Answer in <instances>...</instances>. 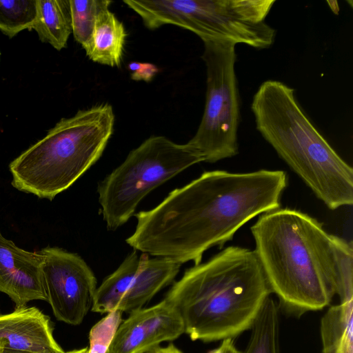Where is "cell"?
<instances>
[{
	"label": "cell",
	"instance_id": "5b68a950",
	"mask_svg": "<svg viewBox=\"0 0 353 353\" xmlns=\"http://www.w3.org/2000/svg\"><path fill=\"white\" fill-rule=\"evenodd\" d=\"M114 124L113 109L108 103L62 119L46 137L11 162L12 185L40 198L53 199L98 161L112 134Z\"/></svg>",
	"mask_w": 353,
	"mask_h": 353
},
{
	"label": "cell",
	"instance_id": "9a60e30c",
	"mask_svg": "<svg viewBox=\"0 0 353 353\" xmlns=\"http://www.w3.org/2000/svg\"><path fill=\"white\" fill-rule=\"evenodd\" d=\"M323 353H353V299L327 309L321 320Z\"/></svg>",
	"mask_w": 353,
	"mask_h": 353
},
{
	"label": "cell",
	"instance_id": "ac0fdd59",
	"mask_svg": "<svg viewBox=\"0 0 353 353\" xmlns=\"http://www.w3.org/2000/svg\"><path fill=\"white\" fill-rule=\"evenodd\" d=\"M111 3L108 0H70L72 32L84 50L90 42L98 14Z\"/></svg>",
	"mask_w": 353,
	"mask_h": 353
},
{
	"label": "cell",
	"instance_id": "e0dca14e",
	"mask_svg": "<svg viewBox=\"0 0 353 353\" xmlns=\"http://www.w3.org/2000/svg\"><path fill=\"white\" fill-rule=\"evenodd\" d=\"M279 320L278 306L270 296L250 328V338L242 353H280Z\"/></svg>",
	"mask_w": 353,
	"mask_h": 353
},
{
	"label": "cell",
	"instance_id": "7402d4cb",
	"mask_svg": "<svg viewBox=\"0 0 353 353\" xmlns=\"http://www.w3.org/2000/svg\"><path fill=\"white\" fill-rule=\"evenodd\" d=\"M208 353H242L235 345L234 339H225L216 349Z\"/></svg>",
	"mask_w": 353,
	"mask_h": 353
},
{
	"label": "cell",
	"instance_id": "ba28073f",
	"mask_svg": "<svg viewBox=\"0 0 353 353\" xmlns=\"http://www.w3.org/2000/svg\"><path fill=\"white\" fill-rule=\"evenodd\" d=\"M40 252L47 301L54 316L70 325L80 324L93 306L97 289L93 272L77 254L57 247Z\"/></svg>",
	"mask_w": 353,
	"mask_h": 353
},
{
	"label": "cell",
	"instance_id": "7a4b0ae2",
	"mask_svg": "<svg viewBox=\"0 0 353 353\" xmlns=\"http://www.w3.org/2000/svg\"><path fill=\"white\" fill-rule=\"evenodd\" d=\"M254 252L271 292L288 314L327 307L334 295L353 299V245L327 233L306 213L278 208L251 226Z\"/></svg>",
	"mask_w": 353,
	"mask_h": 353
},
{
	"label": "cell",
	"instance_id": "6da1fadb",
	"mask_svg": "<svg viewBox=\"0 0 353 353\" xmlns=\"http://www.w3.org/2000/svg\"><path fill=\"white\" fill-rule=\"evenodd\" d=\"M287 185L283 170L204 172L153 209L134 214L136 229L125 241L143 253L197 265L249 221L279 208Z\"/></svg>",
	"mask_w": 353,
	"mask_h": 353
},
{
	"label": "cell",
	"instance_id": "8992f818",
	"mask_svg": "<svg viewBox=\"0 0 353 353\" xmlns=\"http://www.w3.org/2000/svg\"><path fill=\"white\" fill-rule=\"evenodd\" d=\"M203 161L188 143L179 144L163 136L145 139L98 185L101 213L108 229L115 230L125 223L148 194Z\"/></svg>",
	"mask_w": 353,
	"mask_h": 353
},
{
	"label": "cell",
	"instance_id": "30bf717a",
	"mask_svg": "<svg viewBox=\"0 0 353 353\" xmlns=\"http://www.w3.org/2000/svg\"><path fill=\"white\" fill-rule=\"evenodd\" d=\"M43 263L41 252L23 250L0 232V292L11 298L16 308L33 300L47 301Z\"/></svg>",
	"mask_w": 353,
	"mask_h": 353
},
{
	"label": "cell",
	"instance_id": "52a82bcc",
	"mask_svg": "<svg viewBox=\"0 0 353 353\" xmlns=\"http://www.w3.org/2000/svg\"><path fill=\"white\" fill-rule=\"evenodd\" d=\"M201 56L206 68L203 114L194 137L188 142L203 161L215 163L238 154L239 94L235 72L236 54L233 42L203 41Z\"/></svg>",
	"mask_w": 353,
	"mask_h": 353
},
{
	"label": "cell",
	"instance_id": "484cf974",
	"mask_svg": "<svg viewBox=\"0 0 353 353\" xmlns=\"http://www.w3.org/2000/svg\"><path fill=\"white\" fill-rule=\"evenodd\" d=\"M1 350H2V349H0V353H1Z\"/></svg>",
	"mask_w": 353,
	"mask_h": 353
},
{
	"label": "cell",
	"instance_id": "ffe728a7",
	"mask_svg": "<svg viewBox=\"0 0 353 353\" xmlns=\"http://www.w3.org/2000/svg\"><path fill=\"white\" fill-rule=\"evenodd\" d=\"M122 313L120 310L108 312L91 328L89 334L88 353H107L122 322Z\"/></svg>",
	"mask_w": 353,
	"mask_h": 353
},
{
	"label": "cell",
	"instance_id": "5bb4252c",
	"mask_svg": "<svg viewBox=\"0 0 353 353\" xmlns=\"http://www.w3.org/2000/svg\"><path fill=\"white\" fill-rule=\"evenodd\" d=\"M32 29L41 41L56 50L65 48L72 33L70 0H37Z\"/></svg>",
	"mask_w": 353,
	"mask_h": 353
},
{
	"label": "cell",
	"instance_id": "277c9868",
	"mask_svg": "<svg viewBox=\"0 0 353 353\" xmlns=\"http://www.w3.org/2000/svg\"><path fill=\"white\" fill-rule=\"evenodd\" d=\"M251 110L257 130L318 199L330 210L352 205V168L312 124L293 88L264 81Z\"/></svg>",
	"mask_w": 353,
	"mask_h": 353
},
{
	"label": "cell",
	"instance_id": "44dd1931",
	"mask_svg": "<svg viewBox=\"0 0 353 353\" xmlns=\"http://www.w3.org/2000/svg\"><path fill=\"white\" fill-rule=\"evenodd\" d=\"M131 71V79L135 81H150L158 72V68L150 63L133 61L128 65Z\"/></svg>",
	"mask_w": 353,
	"mask_h": 353
},
{
	"label": "cell",
	"instance_id": "4fadbf2b",
	"mask_svg": "<svg viewBox=\"0 0 353 353\" xmlns=\"http://www.w3.org/2000/svg\"><path fill=\"white\" fill-rule=\"evenodd\" d=\"M126 32L123 24L109 8L98 14L90 42L85 50L94 62L119 67L122 61Z\"/></svg>",
	"mask_w": 353,
	"mask_h": 353
},
{
	"label": "cell",
	"instance_id": "2e32d148",
	"mask_svg": "<svg viewBox=\"0 0 353 353\" xmlns=\"http://www.w3.org/2000/svg\"><path fill=\"white\" fill-rule=\"evenodd\" d=\"M139 265L140 256L134 250L97 288L91 310L108 313L117 310L138 272Z\"/></svg>",
	"mask_w": 353,
	"mask_h": 353
},
{
	"label": "cell",
	"instance_id": "4316f807",
	"mask_svg": "<svg viewBox=\"0 0 353 353\" xmlns=\"http://www.w3.org/2000/svg\"><path fill=\"white\" fill-rule=\"evenodd\" d=\"M0 55H1V53H0Z\"/></svg>",
	"mask_w": 353,
	"mask_h": 353
},
{
	"label": "cell",
	"instance_id": "7c38bea8",
	"mask_svg": "<svg viewBox=\"0 0 353 353\" xmlns=\"http://www.w3.org/2000/svg\"><path fill=\"white\" fill-rule=\"evenodd\" d=\"M181 264L164 257L149 258V254L140 255L138 272L118 309L131 312L142 308L162 288L172 282L180 270Z\"/></svg>",
	"mask_w": 353,
	"mask_h": 353
},
{
	"label": "cell",
	"instance_id": "d6986e66",
	"mask_svg": "<svg viewBox=\"0 0 353 353\" xmlns=\"http://www.w3.org/2000/svg\"><path fill=\"white\" fill-rule=\"evenodd\" d=\"M37 4V0H0V30L12 38L25 29H32Z\"/></svg>",
	"mask_w": 353,
	"mask_h": 353
},
{
	"label": "cell",
	"instance_id": "8fae6325",
	"mask_svg": "<svg viewBox=\"0 0 353 353\" xmlns=\"http://www.w3.org/2000/svg\"><path fill=\"white\" fill-rule=\"evenodd\" d=\"M0 349L30 353H64L52 334L49 318L35 307L0 314Z\"/></svg>",
	"mask_w": 353,
	"mask_h": 353
},
{
	"label": "cell",
	"instance_id": "603a6c76",
	"mask_svg": "<svg viewBox=\"0 0 353 353\" xmlns=\"http://www.w3.org/2000/svg\"><path fill=\"white\" fill-rule=\"evenodd\" d=\"M146 353H183L172 343L169 344L165 347L157 346L154 349L148 351Z\"/></svg>",
	"mask_w": 353,
	"mask_h": 353
},
{
	"label": "cell",
	"instance_id": "9c48e42d",
	"mask_svg": "<svg viewBox=\"0 0 353 353\" xmlns=\"http://www.w3.org/2000/svg\"><path fill=\"white\" fill-rule=\"evenodd\" d=\"M184 332L181 316L164 299L150 307L130 312L119 326L107 353H146Z\"/></svg>",
	"mask_w": 353,
	"mask_h": 353
},
{
	"label": "cell",
	"instance_id": "d4e9b609",
	"mask_svg": "<svg viewBox=\"0 0 353 353\" xmlns=\"http://www.w3.org/2000/svg\"><path fill=\"white\" fill-rule=\"evenodd\" d=\"M1 353H30V352L2 349Z\"/></svg>",
	"mask_w": 353,
	"mask_h": 353
},
{
	"label": "cell",
	"instance_id": "cb8c5ba5",
	"mask_svg": "<svg viewBox=\"0 0 353 353\" xmlns=\"http://www.w3.org/2000/svg\"><path fill=\"white\" fill-rule=\"evenodd\" d=\"M64 353H88V347H84L80 350H74L69 352H65Z\"/></svg>",
	"mask_w": 353,
	"mask_h": 353
},
{
	"label": "cell",
	"instance_id": "3957f363",
	"mask_svg": "<svg viewBox=\"0 0 353 353\" xmlns=\"http://www.w3.org/2000/svg\"><path fill=\"white\" fill-rule=\"evenodd\" d=\"M271 293L254 250L229 246L186 270L165 299L192 341L211 342L250 330Z\"/></svg>",
	"mask_w": 353,
	"mask_h": 353
}]
</instances>
